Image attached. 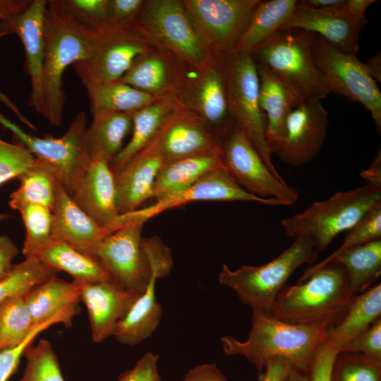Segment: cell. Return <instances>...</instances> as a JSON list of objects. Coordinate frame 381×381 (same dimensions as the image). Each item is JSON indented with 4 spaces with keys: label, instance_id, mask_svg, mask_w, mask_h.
I'll return each mask as SVG.
<instances>
[{
    "label": "cell",
    "instance_id": "6da1fadb",
    "mask_svg": "<svg viewBox=\"0 0 381 381\" xmlns=\"http://www.w3.org/2000/svg\"><path fill=\"white\" fill-rule=\"evenodd\" d=\"M331 327L325 322L289 323L252 309L251 327L247 339L241 341L231 336H223L220 341L226 355L244 356L255 367L260 377L267 361L275 356L288 359L294 367L308 373Z\"/></svg>",
    "mask_w": 381,
    "mask_h": 381
},
{
    "label": "cell",
    "instance_id": "7a4b0ae2",
    "mask_svg": "<svg viewBox=\"0 0 381 381\" xmlns=\"http://www.w3.org/2000/svg\"><path fill=\"white\" fill-rule=\"evenodd\" d=\"M98 33L76 20L59 0H49L44 13V117L61 126L66 102L62 77L70 65L88 59Z\"/></svg>",
    "mask_w": 381,
    "mask_h": 381
},
{
    "label": "cell",
    "instance_id": "3957f363",
    "mask_svg": "<svg viewBox=\"0 0 381 381\" xmlns=\"http://www.w3.org/2000/svg\"><path fill=\"white\" fill-rule=\"evenodd\" d=\"M342 267L330 262L294 285H285L269 312L293 324H337L353 298Z\"/></svg>",
    "mask_w": 381,
    "mask_h": 381
},
{
    "label": "cell",
    "instance_id": "277c9868",
    "mask_svg": "<svg viewBox=\"0 0 381 381\" xmlns=\"http://www.w3.org/2000/svg\"><path fill=\"white\" fill-rule=\"evenodd\" d=\"M316 34L296 28L277 31L251 52L290 90L300 104L321 100L329 93L315 64Z\"/></svg>",
    "mask_w": 381,
    "mask_h": 381
},
{
    "label": "cell",
    "instance_id": "5b68a950",
    "mask_svg": "<svg viewBox=\"0 0 381 381\" xmlns=\"http://www.w3.org/2000/svg\"><path fill=\"white\" fill-rule=\"evenodd\" d=\"M380 203L381 188L365 184L315 202L303 212L282 219L281 226L289 236L310 238L320 252Z\"/></svg>",
    "mask_w": 381,
    "mask_h": 381
},
{
    "label": "cell",
    "instance_id": "8992f818",
    "mask_svg": "<svg viewBox=\"0 0 381 381\" xmlns=\"http://www.w3.org/2000/svg\"><path fill=\"white\" fill-rule=\"evenodd\" d=\"M318 253L310 238L299 236L277 257L264 265H244L234 270L223 265L218 280L232 289L251 309L268 313L288 279L301 265L314 263Z\"/></svg>",
    "mask_w": 381,
    "mask_h": 381
},
{
    "label": "cell",
    "instance_id": "52a82bcc",
    "mask_svg": "<svg viewBox=\"0 0 381 381\" xmlns=\"http://www.w3.org/2000/svg\"><path fill=\"white\" fill-rule=\"evenodd\" d=\"M227 55L214 52L199 67L183 61L172 95L180 107L195 116L219 139L233 123L226 85Z\"/></svg>",
    "mask_w": 381,
    "mask_h": 381
},
{
    "label": "cell",
    "instance_id": "ba28073f",
    "mask_svg": "<svg viewBox=\"0 0 381 381\" xmlns=\"http://www.w3.org/2000/svg\"><path fill=\"white\" fill-rule=\"evenodd\" d=\"M150 46L174 53L194 66L206 64L209 51L196 33L182 0H147L128 28Z\"/></svg>",
    "mask_w": 381,
    "mask_h": 381
},
{
    "label": "cell",
    "instance_id": "9c48e42d",
    "mask_svg": "<svg viewBox=\"0 0 381 381\" xmlns=\"http://www.w3.org/2000/svg\"><path fill=\"white\" fill-rule=\"evenodd\" d=\"M226 85L231 121L245 133L268 168L281 176L265 140L267 121L260 104V78L250 53L234 52L227 55Z\"/></svg>",
    "mask_w": 381,
    "mask_h": 381
},
{
    "label": "cell",
    "instance_id": "30bf717a",
    "mask_svg": "<svg viewBox=\"0 0 381 381\" xmlns=\"http://www.w3.org/2000/svg\"><path fill=\"white\" fill-rule=\"evenodd\" d=\"M0 124L11 131L35 158L49 165L65 190L71 195L90 161L86 145L87 124L79 111L59 138H40L28 133L0 112Z\"/></svg>",
    "mask_w": 381,
    "mask_h": 381
},
{
    "label": "cell",
    "instance_id": "8fae6325",
    "mask_svg": "<svg viewBox=\"0 0 381 381\" xmlns=\"http://www.w3.org/2000/svg\"><path fill=\"white\" fill-rule=\"evenodd\" d=\"M219 142L224 167L246 190L262 198L278 200L284 205H291L298 200L297 190L268 168L250 140L234 123Z\"/></svg>",
    "mask_w": 381,
    "mask_h": 381
},
{
    "label": "cell",
    "instance_id": "7c38bea8",
    "mask_svg": "<svg viewBox=\"0 0 381 381\" xmlns=\"http://www.w3.org/2000/svg\"><path fill=\"white\" fill-rule=\"evenodd\" d=\"M315 64L329 93L361 103L381 131V92L376 81L356 55L344 54L316 35L313 46Z\"/></svg>",
    "mask_w": 381,
    "mask_h": 381
},
{
    "label": "cell",
    "instance_id": "4fadbf2b",
    "mask_svg": "<svg viewBox=\"0 0 381 381\" xmlns=\"http://www.w3.org/2000/svg\"><path fill=\"white\" fill-rule=\"evenodd\" d=\"M201 42L210 52L229 54L246 30L260 0H182Z\"/></svg>",
    "mask_w": 381,
    "mask_h": 381
},
{
    "label": "cell",
    "instance_id": "5bb4252c",
    "mask_svg": "<svg viewBox=\"0 0 381 381\" xmlns=\"http://www.w3.org/2000/svg\"><path fill=\"white\" fill-rule=\"evenodd\" d=\"M145 222H126L106 236L97 246L94 257L103 266L111 281L138 294L146 289L152 268L143 246Z\"/></svg>",
    "mask_w": 381,
    "mask_h": 381
},
{
    "label": "cell",
    "instance_id": "9a60e30c",
    "mask_svg": "<svg viewBox=\"0 0 381 381\" xmlns=\"http://www.w3.org/2000/svg\"><path fill=\"white\" fill-rule=\"evenodd\" d=\"M97 33L90 56L73 64L82 83L119 80L138 56L154 49L131 28L110 26Z\"/></svg>",
    "mask_w": 381,
    "mask_h": 381
},
{
    "label": "cell",
    "instance_id": "2e32d148",
    "mask_svg": "<svg viewBox=\"0 0 381 381\" xmlns=\"http://www.w3.org/2000/svg\"><path fill=\"white\" fill-rule=\"evenodd\" d=\"M143 244L151 265V278L114 334L118 342L128 346L141 343L156 330L163 310L156 298L155 285L157 279L169 274L174 266L171 250L159 237L144 238Z\"/></svg>",
    "mask_w": 381,
    "mask_h": 381
},
{
    "label": "cell",
    "instance_id": "e0dca14e",
    "mask_svg": "<svg viewBox=\"0 0 381 381\" xmlns=\"http://www.w3.org/2000/svg\"><path fill=\"white\" fill-rule=\"evenodd\" d=\"M197 201H248L270 206L284 205L278 200L262 198L248 192L223 167L207 172L187 188L155 200L148 207L121 214L119 226L134 219L146 222L167 210Z\"/></svg>",
    "mask_w": 381,
    "mask_h": 381
},
{
    "label": "cell",
    "instance_id": "ac0fdd59",
    "mask_svg": "<svg viewBox=\"0 0 381 381\" xmlns=\"http://www.w3.org/2000/svg\"><path fill=\"white\" fill-rule=\"evenodd\" d=\"M48 1L31 0L22 12L0 21V32L14 33L21 40L25 51V71L30 80L28 105L44 116L43 66L44 58V13Z\"/></svg>",
    "mask_w": 381,
    "mask_h": 381
},
{
    "label": "cell",
    "instance_id": "d6986e66",
    "mask_svg": "<svg viewBox=\"0 0 381 381\" xmlns=\"http://www.w3.org/2000/svg\"><path fill=\"white\" fill-rule=\"evenodd\" d=\"M328 124V112L320 100L300 104L288 116L284 137L274 153L291 166L310 162L322 149Z\"/></svg>",
    "mask_w": 381,
    "mask_h": 381
},
{
    "label": "cell",
    "instance_id": "ffe728a7",
    "mask_svg": "<svg viewBox=\"0 0 381 381\" xmlns=\"http://www.w3.org/2000/svg\"><path fill=\"white\" fill-rule=\"evenodd\" d=\"M341 4L313 9L297 4L293 16L282 29L296 28L313 32L338 51L356 55L360 35L368 20L353 18L343 10Z\"/></svg>",
    "mask_w": 381,
    "mask_h": 381
},
{
    "label": "cell",
    "instance_id": "44dd1931",
    "mask_svg": "<svg viewBox=\"0 0 381 381\" xmlns=\"http://www.w3.org/2000/svg\"><path fill=\"white\" fill-rule=\"evenodd\" d=\"M160 131L143 149L113 173L116 205L121 215L138 210L152 198L156 176L164 163L159 147Z\"/></svg>",
    "mask_w": 381,
    "mask_h": 381
},
{
    "label": "cell",
    "instance_id": "7402d4cb",
    "mask_svg": "<svg viewBox=\"0 0 381 381\" xmlns=\"http://www.w3.org/2000/svg\"><path fill=\"white\" fill-rule=\"evenodd\" d=\"M75 203L110 233L119 228L114 176L109 164L91 161L71 195Z\"/></svg>",
    "mask_w": 381,
    "mask_h": 381
},
{
    "label": "cell",
    "instance_id": "603a6c76",
    "mask_svg": "<svg viewBox=\"0 0 381 381\" xmlns=\"http://www.w3.org/2000/svg\"><path fill=\"white\" fill-rule=\"evenodd\" d=\"M81 302L88 314L92 337L100 343L114 334L140 294L113 281L81 282Z\"/></svg>",
    "mask_w": 381,
    "mask_h": 381
},
{
    "label": "cell",
    "instance_id": "cb8c5ba5",
    "mask_svg": "<svg viewBox=\"0 0 381 381\" xmlns=\"http://www.w3.org/2000/svg\"><path fill=\"white\" fill-rule=\"evenodd\" d=\"M159 147L164 163L209 154L222 157L219 139L182 108L176 111L161 128Z\"/></svg>",
    "mask_w": 381,
    "mask_h": 381
},
{
    "label": "cell",
    "instance_id": "d4e9b609",
    "mask_svg": "<svg viewBox=\"0 0 381 381\" xmlns=\"http://www.w3.org/2000/svg\"><path fill=\"white\" fill-rule=\"evenodd\" d=\"M109 234L75 203L59 181L52 210V240L94 257L97 246Z\"/></svg>",
    "mask_w": 381,
    "mask_h": 381
},
{
    "label": "cell",
    "instance_id": "484cf974",
    "mask_svg": "<svg viewBox=\"0 0 381 381\" xmlns=\"http://www.w3.org/2000/svg\"><path fill=\"white\" fill-rule=\"evenodd\" d=\"M183 62L171 52L154 48L138 56L119 81L150 95L172 97Z\"/></svg>",
    "mask_w": 381,
    "mask_h": 381
},
{
    "label": "cell",
    "instance_id": "4316f807",
    "mask_svg": "<svg viewBox=\"0 0 381 381\" xmlns=\"http://www.w3.org/2000/svg\"><path fill=\"white\" fill-rule=\"evenodd\" d=\"M25 301L35 325L54 318H74L81 302V284L67 282L53 275L25 294Z\"/></svg>",
    "mask_w": 381,
    "mask_h": 381
},
{
    "label": "cell",
    "instance_id": "83f0119b",
    "mask_svg": "<svg viewBox=\"0 0 381 381\" xmlns=\"http://www.w3.org/2000/svg\"><path fill=\"white\" fill-rule=\"evenodd\" d=\"M255 63L260 78V104L267 121L265 140L273 154L284 137L288 116L300 103L266 66Z\"/></svg>",
    "mask_w": 381,
    "mask_h": 381
},
{
    "label": "cell",
    "instance_id": "f1b7e54d",
    "mask_svg": "<svg viewBox=\"0 0 381 381\" xmlns=\"http://www.w3.org/2000/svg\"><path fill=\"white\" fill-rule=\"evenodd\" d=\"M180 108L173 97H164L132 113V136L109 164L112 172L121 168L143 149Z\"/></svg>",
    "mask_w": 381,
    "mask_h": 381
},
{
    "label": "cell",
    "instance_id": "f546056e",
    "mask_svg": "<svg viewBox=\"0 0 381 381\" xmlns=\"http://www.w3.org/2000/svg\"><path fill=\"white\" fill-rule=\"evenodd\" d=\"M381 318V284L353 297L343 318L329 328L326 341L339 350Z\"/></svg>",
    "mask_w": 381,
    "mask_h": 381
},
{
    "label": "cell",
    "instance_id": "4dcf8cb0",
    "mask_svg": "<svg viewBox=\"0 0 381 381\" xmlns=\"http://www.w3.org/2000/svg\"><path fill=\"white\" fill-rule=\"evenodd\" d=\"M132 116L123 112H102L92 115L87 129L86 145L90 161L109 164L123 148L126 136L132 130Z\"/></svg>",
    "mask_w": 381,
    "mask_h": 381
},
{
    "label": "cell",
    "instance_id": "1f68e13d",
    "mask_svg": "<svg viewBox=\"0 0 381 381\" xmlns=\"http://www.w3.org/2000/svg\"><path fill=\"white\" fill-rule=\"evenodd\" d=\"M223 167L224 165L222 157L215 154L163 163L154 183L152 198L157 200L176 193L187 188L207 172Z\"/></svg>",
    "mask_w": 381,
    "mask_h": 381
},
{
    "label": "cell",
    "instance_id": "d6a6232c",
    "mask_svg": "<svg viewBox=\"0 0 381 381\" xmlns=\"http://www.w3.org/2000/svg\"><path fill=\"white\" fill-rule=\"evenodd\" d=\"M330 262L339 265L344 270L351 295L361 294L369 289L380 276L381 239L346 250L325 265Z\"/></svg>",
    "mask_w": 381,
    "mask_h": 381
},
{
    "label": "cell",
    "instance_id": "836d02e7",
    "mask_svg": "<svg viewBox=\"0 0 381 381\" xmlns=\"http://www.w3.org/2000/svg\"><path fill=\"white\" fill-rule=\"evenodd\" d=\"M296 0L261 1L240 38L235 52L250 53L290 20L296 8Z\"/></svg>",
    "mask_w": 381,
    "mask_h": 381
},
{
    "label": "cell",
    "instance_id": "e575fe53",
    "mask_svg": "<svg viewBox=\"0 0 381 381\" xmlns=\"http://www.w3.org/2000/svg\"><path fill=\"white\" fill-rule=\"evenodd\" d=\"M83 84L90 99L92 115L102 112L132 114L164 98L143 92L119 80Z\"/></svg>",
    "mask_w": 381,
    "mask_h": 381
},
{
    "label": "cell",
    "instance_id": "d590c367",
    "mask_svg": "<svg viewBox=\"0 0 381 381\" xmlns=\"http://www.w3.org/2000/svg\"><path fill=\"white\" fill-rule=\"evenodd\" d=\"M35 257L57 271L66 272L75 281L94 283L111 279L96 258L63 242L52 240Z\"/></svg>",
    "mask_w": 381,
    "mask_h": 381
},
{
    "label": "cell",
    "instance_id": "8d00e7d4",
    "mask_svg": "<svg viewBox=\"0 0 381 381\" xmlns=\"http://www.w3.org/2000/svg\"><path fill=\"white\" fill-rule=\"evenodd\" d=\"M18 179L19 187L10 195L8 205L11 209L18 210L25 205H37L53 210L59 181L49 165L35 158Z\"/></svg>",
    "mask_w": 381,
    "mask_h": 381
},
{
    "label": "cell",
    "instance_id": "74e56055",
    "mask_svg": "<svg viewBox=\"0 0 381 381\" xmlns=\"http://www.w3.org/2000/svg\"><path fill=\"white\" fill-rule=\"evenodd\" d=\"M25 296H14L0 304V350L19 344L37 326L33 322Z\"/></svg>",
    "mask_w": 381,
    "mask_h": 381
},
{
    "label": "cell",
    "instance_id": "f35d334b",
    "mask_svg": "<svg viewBox=\"0 0 381 381\" xmlns=\"http://www.w3.org/2000/svg\"><path fill=\"white\" fill-rule=\"evenodd\" d=\"M57 272L35 256L25 258L0 279V304L14 296L26 294Z\"/></svg>",
    "mask_w": 381,
    "mask_h": 381
},
{
    "label": "cell",
    "instance_id": "ab89813d",
    "mask_svg": "<svg viewBox=\"0 0 381 381\" xmlns=\"http://www.w3.org/2000/svg\"><path fill=\"white\" fill-rule=\"evenodd\" d=\"M17 211L25 229L22 253L25 258L35 256L52 241V211L37 205H25Z\"/></svg>",
    "mask_w": 381,
    "mask_h": 381
},
{
    "label": "cell",
    "instance_id": "60d3db41",
    "mask_svg": "<svg viewBox=\"0 0 381 381\" xmlns=\"http://www.w3.org/2000/svg\"><path fill=\"white\" fill-rule=\"evenodd\" d=\"M378 239H381V203L371 209L348 230L342 244L336 250L321 262L307 268L298 282L303 281L337 254Z\"/></svg>",
    "mask_w": 381,
    "mask_h": 381
},
{
    "label": "cell",
    "instance_id": "b9f144b4",
    "mask_svg": "<svg viewBox=\"0 0 381 381\" xmlns=\"http://www.w3.org/2000/svg\"><path fill=\"white\" fill-rule=\"evenodd\" d=\"M330 381H381V361L357 353L339 352Z\"/></svg>",
    "mask_w": 381,
    "mask_h": 381
},
{
    "label": "cell",
    "instance_id": "7bdbcfd3",
    "mask_svg": "<svg viewBox=\"0 0 381 381\" xmlns=\"http://www.w3.org/2000/svg\"><path fill=\"white\" fill-rule=\"evenodd\" d=\"M26 366L18 381H65L57 357L51 343L40 339L37 345H30L23 354Z\"/></svg>",
    "mask_w": 381,
    "mask_h": 381
},
{
    "label": "cell",
    "instance_id": "ee69618b",
    "mask_svg": "<svg viewBox=\"0 0 381 381\" xmlns=\"http://www.w3.org/2000/svg\"><path fill=\"white\" fill-rule=\"evenodd\" d=\"M59 1L76 20L94 32L111 26L108 18V0Z\"/></svg>",
    "mask_w": 381,
    "mask_h": 381
},
{
    "label": "cell",
    "instance_id": "f6af8a7d",
    "mask_svg": "<svg viewBox=\"0 0 381 381\" xmlns=\"http://www.w3.org/2000/svg\"><path fill=\"white\" fill-rule=\"evenodd\" d=\"M35 157L20 143L0 139V186L18 179L34 163Z\"/></svg>",
    "mask_w": 381,
    "mask_h": 381
},
{
    "label": "cell",
    "instance_id": "bcb514c9",
    "mask_svg": "<svg viewBox=\"0 0 381 381\" xmlns=\"http://www.w3.org/2000/svg\"><path fill=\"white\" fill-rule=\"evenodd\" d=\"M72 320V318L66 315L54 318L36 326L30 335L19 344L0 350V381H8L9 377L16 372L20 363V358L24 354L25 349L42 332L58 323H62L66 327H70L71 326Z\"/></svg>",
    "mask_w": 381,
    "mask_h": 381
},
{
    "label": "cell",
    "instance_id": "7dc6e473",
    "mask_svg": "<svg viewBox=\"0 0 381 381\" xmlns=\"http://www.w3.org/2000/svg\"><path fill=\"white\" fill-rule=\"evenodd\" d=\"M339 352L357 353L381 361V318Z\"/></svg>",
    "mask_w": 381,
    "mask_h": 381
},
{
    "label": "cell",
    "instance_id": "c3c4849f",
    "mask_svg": "<svg viewBox=\"0 0 381 381\" xmlns=\"http://www.w3.org/2000/svg\"><path fill=\"white\" fill-rule=\"evenodd\" d=\"M145 2V0H108V18L111 25L128 28Z\"/></svg>",
    "mask_w": 381,
    "mask_h": 381
},
{
    "label": "cell",
    "instance_id": "681fc988",
    "mask_svg": "<svg viewBox=\"0 0 381 381\" xmlns=\"http://www.w3.org/2000/svg\"><path fill=\"white\" fill-rule=\"evenodd\" d=\"M159 356L145 353L130 370L121 373L118 381H162L158 372Z\"/></svg>",
    "mask_w": 381,
    "mask_h": 381
},
{
    "label": "cell",
    "instance_id": "f907efd6",
    "mask_svg": "<svg viewBox=\"0 0 381 381\" xmlns=\"http://www.w3.org/2000/svg\"><path fill=\"white\" fill-rule=\"evenodd\" d=\"M338 351L327 341L319 349L309 370L310 381H330V373Z\"/></svg>",
    "mask_w": 381,
    "mask_h": 381
},
{
    "label": "cell",
    "instance_id": "816d5d0a",
    "mask_svg": "<svg viewBox=\"0 0 381 381\" xmlns=\"http://www.w3.org/2000/svg\"><path fill=\"white\" fill-rule=\"evenodd\" d=\"M294 365L286 358L279 356L270 358L266 363L260 381H284Z\"/></svg>",
    "mask_w": 381,
    "mask_h": 381
},
{
    "label": "cell",
    "instance_id": "f5cc1de1",
    "mask_svg": "<svg viewBox=\"0 0 381 381\" xmlns=\"http://www.w3.org/2000/svg\"><path fill=\"white\" fill-rule=\"evenodd\" d=\"M182 381H228L214 363H203L190 369Z\"/></svg>",
    "mask_w": 381,
    "mask_h": 381
},
{
    "label": "cell",
    "instance_id": "db71d44e",
    "mask_svg": "<svg viewBox=\"0 0 381 381\" xmlns=\"http://www.w3.org/2000/svg\"><path fill=\"white\" fill-rule=\"evenodd\" d=\"M18 253L15 243L8 236L0 235V279L10 272L13 266L12 261Z\"/></svg>",
    "mask_w": 381,
    "mask_h": 381
},
{
    "label": "cell",
    "instance_id": "11a10c76",
    "mask_svg": "<svg viewBox=\"0 0 381 381\" xmlns=\"http://www.w3.org/2000/svg\"><path fill=\"white\" fill-rule=\"evenodd\" d=\"M361 176L368 184L381 188V154L377 152L375 159L368 169L361 172Z\"/></svg>",
    "mask_w": 381,
    "mask_h": 381
},
{
    "label": "cell",
    "instance_id": "9f6ffc18",
    "mask_svg": "<svg viewBox=\"0 0 381 381\" xmlns=\"http://www.w3.org/2000/svg\"><path fill=\"white\" fill-rule=\"evenodd\" d=\"M30 0H0V21L6 20L22 12Z\"/></svg>",
    "mask_w": 381,
    "mask_h": 381
},
{
    "label": "cell",
    "instance_id": "6f0895ef",
    "mask_svg": "<svg viewBox=\"0 0 381 381\" xmlns=\"http://www.w3.org/2000/svg\"><path fill=\"white\" fill-rule=\"evenodd\" d=\"M376 1L374 0H345L341 4V8L353 18L365 20L367 19L365 13L368 8Z\"/></svg>",
    "mask_w": 381,
    "mask_h": 381
},
{
    "label": "cell",
    "instance_id": "680465c9",
    "mask_svg": "<svg viewBox=\"0 0 381 381\" xmlns=\"http://www.w3.org/2000/svg\"><path fill=\"white\" fill-rule=\"evenodd\" d=\"M344 0H301L298 4L313 9H325L341 4Z\"/></svg>",
    "mask_w": 381,
    "mask_h": 381
},
{
    "label": "cell",
    "instance_id": "91938a15",
    "mask_svg": "<svg viewBox=\"0 0 381 381\" xmlns=\"http://www.w3.org/2000/svg\"><path fill=\"white\" fill-rule=\"evenodd\" d=\"M367 71L372 78L379 83L381 82V54L376 53L366 63H365Z\"/></svg>",
    "mask_w": 381,
    "mask_h": 381
},
{
    "label": "cell",
    "instance_id": "94428289",
    "mask_svg": "<svg viewBox=\"0 0 381 381\" xmlns=\"http://www.w3.org/2000/svg\"><path fill=\"white\" fill-rule=\"evenodd\" d=\"M0 102H3L4 104H6L8 108L11 109V111H13L16 115L18 116V118L20 119V121L28 126L31 129L36 131L37 128L34 124L32 123L31 121H30L28 119H27L20 111L18 108L16 106L15 104H13L5 95H4L1 92H0Z\"/></svg>",
    "mask_w": 381,
    "mask_h": 381
},
{
    "label": "cell",
    "instance_id": "6125c7cd",
    "mask_svg": "<svg viewBox=\"0 0 381 381\" xmlns=\"http://www.w3.org/2000/svg\"><path fill=\"white\" fill-rule=\"evenodd\" d=\"M284 381H310V380L308 373L294 367Z\"/></svg>",
    "mask_w": 381,
    "mask_h": 381
},
{
    "label": "cell",
    "instance_id": "be15d7a7",
    "mask_svg": "<svg viewBox=\"0 0 381 381\" xmlns=\"http://www.w3.org/2000/svg\"><path fill=\"white\" fill-rule=\"evenodd\" d=\"M9 215L6 214H0V221L7 219Z\"/></svg>",
    "mask_w": 381,
    "mask_h": 381
},
{
    "label": "cell",
    "instance_id": "e7e4bbea",
    "mask_svg": "<svg viewBox=\"0 0 381 381\" xmlns=\"http://www.w3.org/2000/svg\"><path fill=\"white\" fill-rule=\"evenodd\" d=\"M8 34H6V32H0V37H4L6 35H7Z\"/></svg>",
    "mask_w": 381,
    "mask_h": 381
}]
</instances>
